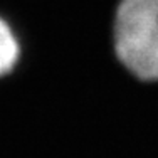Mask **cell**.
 I'll return each mask as SVG.
<instances>
[{
	"label": "cell",
	"mask_w": 158,
	"mask_h": 158,
	"mask_svg": "<svg viewBox=\"0 0 158 158\" xmlns=\"http://www.w3.org/2000/svg\"><path fill=\"white\" fill-rule=\"evenodd\" d=\"M113 42L119 62L141 81H158V0H121Z\"/></svg>",
	"instance_id": "1"
},
{
	"label": "cell",
	"mask_w": 158,
	"mask_h": 158,
	"mask_svg": "<svg viewBox=\"0 0 158 158\" xmlns=\"http://www.w3.org/2000/svg\"><path fill=\"white\" fill-rule=\"evenodd\" d=\"M19 59V44L10 27L0 19V77L10 73Z\"/></svg>",
	"instance_id": "2"
}]
</instances>
